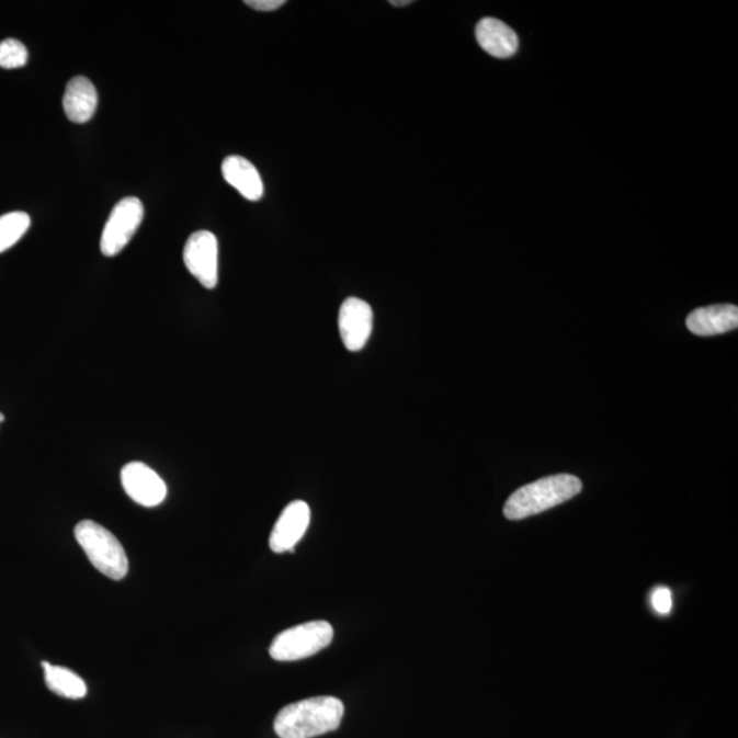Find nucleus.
<instances>
[{
  "instance_id": "nucleus-10",
  "label": "nucleus",
  "mask_w": 738,
  "mask_h": 738,
  "mask_svg": "<svg viewBox=\"0 0 738 738\" xmlns=\"http://www.w3.org/2000/svg\"><path fill=\"white\" fill-rule=\"evenodd\" d=\"M688 330L695 336L712 337L738 327V308L734 304L712 305L693 310L686 318Z\"/></svg>"
},
{
  "instance_id": "nucleus-4",
  "label": "nucleus",
  "mask_w": 738,
  "mask_h": 738,
  "mask_svg": "<svg viewBox=\"0 0 738 738\" xmlns=\"http://www.w3.org/2000/svg\"><path fill=\"white\" fill-rule=\"evenodd\" d=\"M332 639L334 629L327 621H310L281 632L271 643L270 655L281 662H292L313 657L329 647Z\"/></svg>"
},
{
  "instance_id": "nucleus-8",
  "label": "nucleus",
  "mask_w": 738,
  "mask_h": 738,
  "mask_svg": "<svg viewBox=\"0 0 738 738\" xmlns=\"http://www.w3.org/2000/svg\"><path fill=\"white\" fill-rule=\"evenodd\" d=\"M372 326H374V313L368 303L356 297L343 302L338 327H340L341 340L348 351H362L370 340Z\"/></svg>"
},
{
  "instance_id": "nucleus-15",
  "label": "nucleus",
  "mask_w": 738,
  "mask_h": 738,
  "mask_svg": "<svg viewBox=\"0 0 738 738\" xmlns=\"http://www.w3.org/2000/svg\"><path fill=\"white\" fill-rule=\"evenodd\" d=\"M30 227L31 216L21 211L0 216V253L15 246Z\"/></svg>"
},
{
  "instance_id": "nucleus-19",
  "label": "nucleus",
  "mask_w": 738,
  "mask_h": 738,
  "mask_svg": "<svg viewBox=\"0 0 738 738\" xmlns=\"http://www.w3.org/2000/svg\"><path fill=\"white\" fill-rule=\"evenodd\" d=\"M410 3H412V2H410V0H401V2H397V0H393V2H390V4L396 5V8H404V5H408Z\"/></svg>"
},
{
  "instance_id": "nucleus-12",
  "label": "nucleus",
  "mask_w": 738,
  "mask_h": 738,
  "mask_svg": "<svg viewBox=\"0 0 738 738\" xmlns=\"http://www.w3.org/2000/svg\"><path fill=\"white\" fill-rule=\"evenodd\" d=\"M98 107V91L87 77H75L66 86L64 110L75 124H87L93 118Z\"/></svg>"
},
{
  "instance_id": "nucleus-20",
  "label": "nucleus",
  "mask_w": 738,
  "mask_h": 738,
  "mask_svg": "<svg viewBox=\"0 0 738 738\" xmlns=\"http://www.w3.org/2000/svg\"><path fill=\"white\" fill-rule=\"evenodd\" d=\"M2 421H4V415L0 413V423H2Z\"/></svg>"
},
{
  "instance_id": "nucleus-6",
  "label": "nucleus",
  "mask_w": 738,
  "mask_h": 738,
  "mask_svg": "<svg viewBox=\"0 0 738 738\" xmlns=\"http://www.w3.org/2000/svg\"><path fill=\"white\" fill-rule=\"evenodd\" d=\"M184 262L189 273L205 288L218 285V240L213 232L200 230L188 238Z\"/></svg>"
},
{
  "instance_id": "nucleus-2",
  "label": "nucleus",
  "mask_w": 738,
  "mask_h": 738,
  "mask_svg": "<svg viewBox=\"0 0 738 738\" xmlns=\"http://www.w3.org/2000/svg\"><path fill=\"white\" fill-rule=\"evenodd\" d=\"M581 490L582 482L574 475L543 477L514 491L504 504L503 514L513 521L531 518L569 501L579 496Z\"/></svg>"
},
{
  "instance_id": "nucleus-14",
  "label": "nucleus",
  "mask_w": 738,
  "mask_h": 738,
  "mask_svg": "<svg viewBox=\"0 0 738 738\" xmlns=\"http://www.w3.org/2000/svg\"><path fill=\"white\" fill-rule=\"evenodd\" d=\"M44 679L49 691L57 693L58 696L68 699H82L87 695L86 681L77 675L75 671L63 668V666H53L43 662Z\"/></svg>"
},
{
  "instance_id": "nucleus-3",
  "label": "nucleus",
  "mask_w": 738,
  "mask_h": 738,
  "mask_svg": "<svg viewBox=\"0 0 738 738\" xmlns=\"http://www.w3.org/2000/svg\"><path fill=\"white\" fill-rule=\"evenodd\" d=\"M76 541L100 574L113 580H122L129 571V560L115 535L92 520L76 525Z\"/></svg>"
},
{
  "instance_id": "nucleus-11",
  "label": "nucleus",
  "mask_w": 738,
  "mask_h": 738,
  "mask_svg": "<svg viewBox=\"0 0 738 738\" xmlns=\"http://www.w3.org/2000/svg\"><path fill=\"white\" fill-rule=\"evenodd\" d=\"M476 41L487 54L499 59L513 57L519 49V37L512 27L492 16L477 24Z\"/></svg>"
},
{
  "instance_id": "nucleus-9",
  "label": "nucleus",
  "mask_w": 738,
  "mask_h": 738,
  "mask_svg": "<svg viewBox=\"0 0 738 738\" xmlns=\"http://www.w3.org/2000/svg\"><path fill=\"white\" fill-rule=\"evenodd\" d=\"M310 523V509L307 502L288 503L277 519L270 536V547L276 554L293 552L294 546L303 540Z\"/></svg>"
},
{
  "instance_id": "nucleus-1",
  "label": "nucleus",
  "mask_w": 738,
  "mask_h": 738,
  "mask_svg": "<svg viewBox=\"0 0 738 738\" xmlns=\"http://www.w3.org/2000/svg\"><path fill=\"white\" fill-rule=\"evenodd\" d=\"M345 706L332 696L309 697L277 713L274 730L281 738H314L340 728Z\"/></svg>"
},
{
  "instance_id": "nucleus-5",
  "label": "nucleus",
  "mask_w": 738,
  "mask_h": 738,
  "mask_svg": "<svg viewBox=\"0 0 738 738\" xmlns=\"http://www.w3.org/2000/svg\"><path fill=\"white\" fill-rule=\"evenodd\" d=\"M144 218V205L137 197L122 198L115 205L104 226L100 251L105 258L120 254L136 235Z\"/></svg>"
},
{
  "instance_id": "nucleus-13",
  "label": "nucleus",
  "mask_w": 738,
  "mask_h": 738,
  "mask_svg": "<svg viewBox=\"0 0 738 738\" xmlns=\"http://www.w3.org/2000/svg\"><path fill=\"white\" fill-rule=\"evenodd\" d=\"M222 174L227 184L236 189L249 202H259L264 194L262 177L248 159L229 157L222 163Z\"/></svg>"
},
{
  "instance_id": "nucleus-18",
  "label": "nucleus",
  "mask_w": 738,
  "mask_h": 738,
  "mask_svg": "<svg viewBox=\"0 0 738 738\" xmlns=\"http://www.w3.org/2000/svg\"><path fill=\"white\" fill-rule=\"evenodd\" d=\"M285 0H247L246 4L249 8L259 11H274L285 4Z\"/></svg>"
},
{
  "instance_id": "nucleus-17",
  "label": "nucleus",
  "mask_w": 738,
  "mask_h": 738,
  "mask_svg": "<svg viewBox=\"0 0 738 738\" xmlns=\"http://www.w3.org/2000/svg\"><path fill=\"white\" fill-rule=\"evenodd\" d=\"M651 602L654 609L660 614H669L671 606H673V599H671V592L668 588H657L652 592Z\"/></svg>"
},
{
  "instance_id": "nucleus-7",
  "label": "nucleus",
  "mask_w": 738,
  "mask_h": 738,
  "mask_svg": "<svg viewBox=\"0 0 738 738\" xmlns=\"http://www.w3.org/2000/svg\"><path fill=\"white\" fill-rule=\"evenodd\" d=\"M121 481L127 496L141 507L155 508L168 496V487L157 472L143 463H130L121 470Z\"/></svg>"
},
{
  "instance_id": "nucleus-16",
  "label": "nucleus",
  "mask_w": 738,
  "mask_h": 738,
  "mask_svg": "<svg viewBox=\"0 0 738 738\" xmlns=\"http://www.w3.org/2000/svg\"><path fill=\"white\" fill-rule=\"evenodd\" d=\"M27 49L16 38L0 42V68L13 70L24 68L27 64Z\"/></svg>"
}]
</instances>
